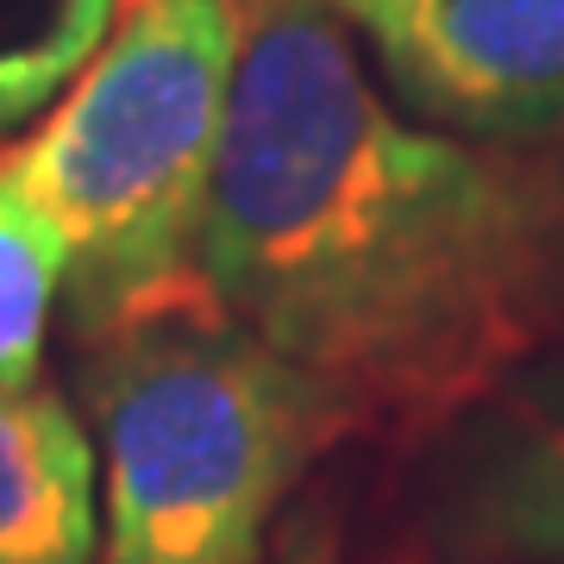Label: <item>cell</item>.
<instances>
[{"label":"cell","instance_id":"cell-1","mask_svg":"<svg viewBox=\"0 0 564 564\" xmlns=\"http://www.w3.org/2000/svg\"><path fill=\"white\" fill-rule=\"evenodd\" d=\"M207 295L358 433L433 440L564 333V214L527 151L414 126L326 0H239Z\"/></svg>","mask_w":564,"mask_h":564},{"label":"cell","instance_id":"cell-2","mask_svg":"<svg viewBox=\"0 0 564 564\" xmlns=\"http://www.w3.org/2000/svg\"><path fill=\"white\" fill-rule=\"evenodd\" d=\"M101 564H263L289 489L358 426L207 282L82 333Z\"/></svg>","mask_w":564,"mask_h":564},{"label":"cell","instance_id":"cell-3","mask_svg":"<svg viewBox=\"0 0 564 564\" xmlns=\"http://www.w3.org/2000/svg\"><path fill=\"white\" fill-rule=\"evenodd\" d=\"M232 69V0H120L95 63L13 144L25 195L69 251L76 339L202 282Z\"/></svg>","mask_w":564,"mask_h":564},{"label":"cell","instance_id":"cell-4","mask_svg":"<svg viewBox=\"0 0 564 564\" xmlns=\"http://www.w3.org/2000/svg\"><path fill=\"white\" fill-rule=\"evenodd\" d=\"M414 126L533 151L564 126V0H326Z\"/></svg>","mask_w":564,"mask_h":564},{"label":"cell","instance_id":"cell-5","mask_svg":"<svg viewBox=\"0 0 564 564\" xmlns=\"http://www.w3.org/2000/svg\"><path fill=\"white\" fill-rule=\"evenodd\" d=\"M433 440L389 564H564V389H496Z\"/></svg>","mask_w":564,"mask_h":564},{"label":"cell","instance_id":"cell-6","mask_svg":"<svg viewBox=\"0 0 564 564\" xmlns=\"http://www.w3.org/2000/svg\"><path fill=\"white\" fill-rule=\"evenodd\" d=\"M0 564H101V464L57 389L0 395Z\"/></svg>","mask_w":564,"mask_h":564},{"label":"cell","instance_id":"cell-7","mask_svg":"<svg viewBox=\"0 0 564 564\" xmlns=\"http://www.w3.org/2000/svg\"><path fill=\"white\" fill-rule=\"evenodd\" d=\"M69 289V251L44 207L25 195L13 144H0V395H32L44 333Z\"/></svg>","mask_w":564,"mask_h":564},{"label":"cell","instance_id":"cell-8","mask_svg":"<svg viewBox=\"0 0 564 564\" xmlns=\"http://www.w3.org/2000/svg\"><path fill=\"white\" fill-rule=\"evenodd\" d=\"M120 0H0V144L44 120L95 63Z\"/></svg>","mask_w":564,"mask_h":564},{"label":"cell","instance_id":"cell-9","mask_svg":"<svg viewBox=\"0 0 564 564\" xmlns=\"http://www.w3.org/2000/svg\"><path fill=\"white\" fill-rule=\"evenodd\" d=\"M339 514L333 508H307L302 521L289 527L270 552H263V564H339Z\"/></svg>","mask_w":564,"mask_h":564},{"label":"cell","instance_id":"cell-10","mask_svg":"<svg viewBox=\"0 0 564 564\" xmlns=\"http://www.w3.org/2000/svg\"><path fill=\"white\" fill-rule=\"evenodd\" d=\"M527 158H533V170H540V182H545V195H552V207L564 214V126H558V132H552L545 144H533Z\"/></svg>","mask_w":564,"mask_h":564},{"label":"cell","instance_id":"cell-11","mask_svg":"<svg viewBox=\"0 0 564 564\" xmlns=\"http://www.w3.org/2000/svg\"><path fill=\"white\" fill-rule=\"evenodd\" d=\"M232 7H239V0H232Z\"/></svg>","mask_w":564,"mask_h":564}]
</instances>
